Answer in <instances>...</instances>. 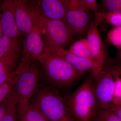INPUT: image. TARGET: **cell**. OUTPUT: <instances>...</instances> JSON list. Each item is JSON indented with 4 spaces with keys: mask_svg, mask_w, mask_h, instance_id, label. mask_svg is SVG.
Returning a JSON list of instances; mask_svg holds the SVG:
<instances>
[{
    "mask_svg": "<svg viewBox=\"0 0 121 121\" xmlns=\"http://www.w3.org/2000/svg\"><path fill=\"white\" fill-rule=\"evenodd\" d=\"M69 112L76 121H91L98 108L93 80H86L71 94L64 98Z\"/></svg>",
    "mask_w": 121,
    "mask_h": 121,
    "instance_id": "cell-1",
    "label": "cell"
},
{
    "mask_svg": "<svg viewBox=\"0 0 121 121\" xmlns=\"http://www.w3.org/2000/svg\"><path fill=\"white\" fill-rule=\"evenodd\" d=\"M32 7L35 29L41 35L46 47L64 48L72 41L74 36L63 21L48 19Z\"/></svg>",
    "mask_w": 121,
    "mask_h": 121,
    "instance_id": "cell-2",
    "label": "cell"
},
{
    "mask_svg": "<svg viewBox=\"0 0 121 121\" xmlns=\"http://www.w3.org/2000/svg\"><path fill=\"white\" fill-rule=\"evenodd\" d=\"M30 102L51 121H76L68 109L64 99L48 88L38 89Z\"/></svg>",
    "mask_w": 121,
    "mask_h": 121,
    "instance_id": "cell-3",
    "label": "cell"
},
{
    "mask_svg": "<svg viewBox=\"0 0 121 121\" xmlns=\"http://www.w3.org/2000/svg\"><path fill=\"white\" fill-rule=\"evenodd\" d=\"M38 61L49 81L59 85H65L73 82L80 74L71 65L49 52L40 56Z\"/></svg>",
    "mask_w": 121,
    "mask_h": 121,
    "instance_id": "cell-4",
    "label": "cell"
},
{
    "mask_svg": "<svg viewBox=\"0 0 121 121\" xmlns=\"http://www.w3.org/2000/svg\"><path fill=\"white\" fill-rule=\"evenodd\" d=\"M121 75V61L110 63L95 81V92L98 109H110L117 78Z\"/></svg>",
    "mask_w": 121,
    "mask_h": 121,
    "instance_id": "cell-5",
    "label": "cell"
},
{
    "mask_svg": "<svg viewBox=\"0 0 121 121\" xmlns=\"http://www.w3.org/2000/svg\"><path fill=\"white\" fill-rule=\"evenodd\" d=\"M40 66L38 60H34L20 75L14 86L18 100L29 101L37 91L41 78Z\"/></svg>",
    "mask_w": 121,
    "mask_h": 121,
    "instance_id": "cell-6",
    "label": "cell"
},
{
    "mask_svg": "<svg viewBox=\"0 0 121 121\" xmlns=\"http://www.w3.org/2000/svg\"><path fill=\"white\" fill-rule=\"evenodd\" d=\"M99 23L95 19L91 21L87 31V40L90 49L94 69L92 74L94 81L99 77L105 65V51L99 31Z\"/></svg>",
    "mask_w": 121,
    "mask_h": 121,
    "instance_id": "cell-7",
    "label": "cell"
},
{
    "mask_svg": "<svg viewBox=\"0 0 121 121\" xmlns=\"http://www.w3.org/2000/svg\"><path fill=\"white\" fill-rule=\"evenodd\" d=\"M0 20L4 35L13 39L19 40L21 33L15 20V0L0 1Z\"/></svg>",
    "mask_w": 121,
    "mask_h": 121,
    "instance_id": "cell-8",
    "label": "cell"
},
{
    "mask_svg": "<svg viewBox=\"0 0 121 121\" xmlns=\"http://www.w3.org/2000/svg\"><path fill=\"white\" fill-rule=\"evenodd\" d=\"M15 17L18 29L24 36L35 29L33 10L30 0H15Z\"/></svg>",
    "mask_w": 121,
    "mask_h": 121,
    "instance_id": "cell-9",
    "label": "cell"
},
{
    "mask_svg": "<svg viewBox=\"0 0 121 121\" xmlns=\"http://www.w3.org/2000/svg\"><path fill=\"white\" fill-rule=\"evenodd\" d=\"M89 10L84 8H66L64 21L74 36H80L88 31L90 22Z\"/></svg>",
    "mask_w": 121,
    "mask_h": 121,
    "instance_id": "cell-10",
    "label": "cell"
},
{
    "mask_svg": "<svg viewBox=\"0 0 121 121\" xmlns=\"http://www.w3.org/2000/svg\"><path fill=\"white\" fill-rule=\"evenodd\" d=\"M46 52H49L64 60L71 65L80 74L93 72L94 64L91 60L79 57L72 54L69 50L59 47H46Z\"/></svg>",
    "mask_w": 121,
    "mask_h": 121,
    "instance_id": "cell-11",
    "label": "cell"
},
{
    "mask_svg": "<svg viewBox=\"0 0 121 121\" xmlns=\"http://www.w3.org/2000/svg\"><path fill=\"white\" fill-rule=\"evenodd\" d=\"M31 1L34 9L48 19L63 21L65 17L66 8L63 0H41Z\"/></svg>",
    "mask_w": 121,
    "mask_h": 121,
    "instance_id": "cell-12",
    "label": "cell"
},
{
    "mask_svg": "<svg viewBox=\"0 0 121 121\" xmlns=\"http://www.w3.org/2000/svg\"><path fill=\"white\" fill-rule=\"evenodd\" d=\"M26 37L23 54H27L33 60H38L46 52V47L41 35L35 29Z\"/></svg>",
    "mask_w": 121,
    "mask_h": 121,
    "instance_id": "cell-13",
    "label": "cell"
},
{
    "mask_svg": "<svg viewBox=\"0 0 121 121\" xmlns=\"http://www.w3.org/2000/svg\"><path fill=\"white\" fill-rule=\"evenodd\" d=\"M17 121H51L27 99L18 100Z\"/></svg>",
    "mask_w": 121,
    "mask_h": 121,
    "instance_id": "cell-14",
    "label": "cell"
},
{
    "mask_svg": "<svg viewBox=\"0 0 121 121\" xmlns=\"http://www.w3.org/2000/svg\"><path fill=\"white\" fill-rule=\"evenodd\" d=\"M20 52H13L0 59V84L15 71L20 61Z\"/></svg>",
    "mask_w": 121,
    "mask_h": 121,
    "instance_id": "cell-15",
    "label": "cell"
},
{
    "mask_svg": "<svg viewBox=\"0 0 121 121\" xmlns=\"http://www.w3.org/2000/svg\"><path fill=\"white\" fill-rule=\"evenodd\" d=\"M25 69L24 65L19 64L7 80L0 84V103L8 95L16 83L20 75Z\"/></svg>",
    "mask_w": 121,
    "mask_h": 121,
    "instance_id": "cell-16",
    "label": "cell"
},
{
    "mask_svg": "<svg viewBox=\"0 0 121 121\" xmlns=\"http://www.w3.org/2000/svg\"><path fill=\"white\" fill-rule=\"evenodd\" d=\"M21 51L19 40L13 39L4 35L0 38V59L13 52H21Z\"/></svg>",
    "mask_w": 121,
    "mask_h": 121,
    "instance_id": "cell-17",
    "label": "cell"
},
{
    "mask_svg": "<svg viewBox=\"0 0 121 121\" xmlns=\"http://www.w3.org/2000/svg\"><path fill=\"white\" fill-rule=\"evenodd\" d=\"M69 51L76 56L88 59L93 62L90 46L87 39H81L75 41L71 45Z\"/></svg>",
    "mask_w": 121,
    "mask_h": 121,
    "instance_id": "cell-18",
    "label": "cell"
},
{
    "mask_svg": "<svg viewBox=\"0 0 121 121\" xmlns=\"http://www.w3.org/2000/svg\"><path fill=\"white\" fill-rule=\"evenodd\" d=\"M102 20L113 27L121 26V13L111 12H99L98 16L99 24Z\"/></svg>",
    "mask_w": 121,
    "mask_h": 121,
    "instance_id": "cell-19",
    "label": "cell"
},
{
    "mask_svg": "<svg viewBox=\"0 0 121 121\" xmlns=\"http://www.w3.org/2000/svg\"><path fill=\"white\" fill-rule=\"evenodd\" d=\"M17 97L13 87L8 95L0 103V121L6 114L13 102Z\"/></svg>",
    "mask_w": 121,
    "mask_h": 121,
    "instance_id": "cell-20",
    "label": "cell"
},
{
    "mask_svg": "<svg viewBox=\"0 0 121 121\" xmlns=\"http://www.w3.org/2000/svg\"><path fill=\"white\" fill-rule=\"evenodd\" d=\"M101 12H111L121 13V0H101Z\"/></svg>",
    "mask_w": 121,
    "mask_h": 121,
    "instance_id": "cell-21",
    "label": "cell"
},
{
    "mask_svg": "<svg viewBox=\"0 0 121 121\" xmlns=\"http://www.w3.org/2000/svg\"><path fill=\"white\" fill-rule=\"evenodd\" d=\"M108 41L119 50H121V26L115 27L108 32Z\"/></svg>",
    "mask_w": 121,
    "mask_h": 121,
    "instance_id": "cell-22",
    "label": "cell"
},
{
    "mask_svg": "<svg viewBox=\"0 0 121 121\" xmlns=\"http://www.w3.org/2000/svg\"><path fill=\"white\" fill-rule=\"evenodd\" d=\"M95 118V121H121L117 115L110 109H98Z\"/></svg>",
    "mask_w": 121,
    "mask_h": 121,
    "instance_id": "cell-23",
    "label": "cell"
},
{
    "mask_svg": "<svg viewBox=\"0 0 121 121\" xmlns=\"http://www.w3.org/2000/svg\"><path fill=\"white\" fill-rule=\"evenodd\" d=\"M18 99L17 98L11 104L6 114L0 121H17V108Z\"/></svg>",
    "mask_w": 121,
    "mask_h": 121,
    "instance_id": "cell-24",
    "label": "cell"
},
{
    "mask_svg": "<svg viewBox=\"0 0 121 121\" xmlns=\"http://www.w3.org/2000/svg\"><path fill=\"white\" fill-rule=\"evenodd\" d=\"M80 2L82 8L92 11L95 16V19L98 22L99 12L98 11L97 1L96 0H80Z\"/></svg>",
    "mask_w": 121,
    "mask_h": 121,
    "instance_id": "cell-25",
    "label": "cell"
},
{
    "mask_svg": "<svg viewBox=\"0 0 121 121\" xmlns=\"http://www.w3.org/2000/svg\"><path fill=\"white\" fill-rule=\"evenodd\" d=\"M121 105V78H117L113 97V104Z\"/></svg>",
    "mask_w": 121,
    "mask_h": 121,
    "instance_id": "cell-26",
    "label": "cell"
},
{
    "mask_svg": "<svg viewBox=\"0 0 121 121\" xmlns=\"http://www.w3.org/2000/svg\"><path fill=\"white\" fill-rule=\"evenodd\" d=\"M110 109L117 115V116L121 120V105L112 104Z\"/></svg>",
    "mask_w": 121,
    "mask_h": 121,
    "instance_id": "cell-27",
    "label": "cell"
},
{
    "mask_svg": "<svg viewBox=\"0 0 121 121\" xmlns=\"http://www.w3.org/2000/svg\"><path fill=\"white\" fill-rule=\"evenodd\" d=\"M4 34H3L1 23L0 20V38Z\"/></svg>",
    "mask_w": 121,
    "mask_h": 121,
    "instance_id": "cell-28",
    "label": "cell"
},
{
    "mask_svg": "<svg viewBox=\"0 0 121 121\" xmlns=\"http://www.w3.org/2000/svg\"><path fill=\"white\" fill-rule=\"evenodd\" d=\"M120 57L121 60V52H120Z\"/></svg>",
    "mask_w": 121,
    "mask_h": 121,
    "instance_id": "cell-29",
    "label": "cell"
}]
</instances>
